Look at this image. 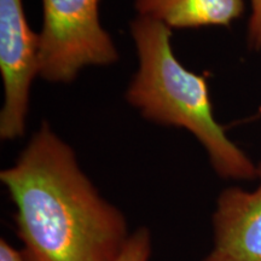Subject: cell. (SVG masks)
Instances as JSON below:
<instances>
[{"label":"cell","instance_id":"9c48e42d","mask_svg":"<svg viewBox=\"0 0 261 261\" xmlns=\"http://www.w3.org/2000/svg\"><path fill=\"white\" fill-rule=\"evenodd\" d=\"M0 261H25L21 250H17L8 241L0 240Z\"/></svg>","mask_w":261,"mask_h":261},{"label":"cell","instance_id":"8992f818","mask_svg":"<svg viewBox=\"0 0 261 261\" xmlns=\"http://www.w3.org/2000/svg\"><path fill=\"white\" fill-rule=\"evenodd\" d=\"M138 16L169 29L227 27L244 11L243 0H135Z\"/></svg>","mask_w":261,"mask_h":261},{"label":"cell","instance_id":"52a82bcc","mask_svg":"<svg viewBox=\"0 0 261 261\" xmlns=\"http://www.w3.org/2000/svg\"><path fill=\"white\" fill-rule=\"evenodd\" d=\"M151 256V233L139 227L130 233L122 252L114 261H149Z\"/></svg>","mask_w":261,"mask_h":261},{"label":"cell","instance_id":"7a4b0ae2","mask_svg":"<svg viewBox=\"0 0 261 261\" xmlns=\"http://www.w3.org/2000/svg\"><path fill=\"white\" fill-rule=\"evenodd\" d=\"M129 29L138 69L126 91L127 102L149 121L192 133L220 177L237 180L257 177L256 166L214 119L205 77L187 69L175 57L172 29L142 16L133 19Z\"/></svg>","mask_w":261,"mask_h":261},{"label":"cell","instance_id":"6da1fadb","mask_svg":"<svg viewBox=\"0 0 261 261\" xmlns=\"http://www.w3.org/2000/svg\"><path fill=\"white\" fill-rule=\"evenodd\" d=\"M0 181L14 203L25 261H114L130 236L122 212L102 197L46 121Z\"/></svg>","mask_w":261,"mask_h":261},{"label":"cell","instance_id":"5b68a950","mask_svg":"<svg viewBox=\"0 0 261 261\" xmlns=\"http://www.w3.org/2000/svg\"><path fill=\"white\" fill-rule=\"evenodd\" d=\"M254 191L227 188L213 214V248L202 261H261V162Z\"/></svg>","mask_w":261,"mask_h":261},{"label":"cell","instance_id":"3957f363","mask_svg":"<svg viewBox=\"0 0 261 261\" xmlns=\"http://www.w3.org/2000/svg\"><path fill=\"white\" fill-rule=\"evenodd\" d=\"M39 76L69 84L89 67L119 60L112 35L102 25L99 0H41Z\"/></svg>","mask_w":261,"mask_h":261},{"label":"cell","instance_id":"277c9868","mask_svg":"<svg viewBox=\"0 0 261 261\" xmlns=\"http://www.w3.org/2000/svg\"><path fill=\"white\" fill-rule=\"evenodd\" d=\"M40 35L32 31L22 0H0V73L4 103L0 110V138H21L27 127L29 96L39 75Z\"/></svg>","mask_w":261,"mask_h":261},{"label":"cell","instance_id":"ba28073f","mask_svg":"<svg viewBox=\"0 0 261 261\" xmlns=\"http://www.w3.org/2000/svg\"><path fill=\"white\" fill-rule=\"evenodd\" d=\"M252 14L248 22V45L253 50H261V0H250Z\"/></svg>","mask_w":261,"mask_h":261}]
</instances>
